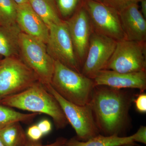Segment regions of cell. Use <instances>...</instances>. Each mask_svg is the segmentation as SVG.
Wrapping results in <instances>:
<instances>
[{
  "mask_svg": "<svg viewBox=\"0 0 146 146\" xmlns=\"http://www.w3.org/2000/svg\"><path fill=\"white\" fill-rule=\"evenodd\" d=\"M134 98L123 89L95 86L89 104L100 134L126 136L130 121L129 110Z\"/></svg>",
  "mask_w": 146,
  "mask_h": 146,
  "instance_id": "obj_1",
  "label": "cell"
},
{
  "mask_svg": "<svg viewBox=\"0 0 146 146\" xmlns=\"http://www.w3.org/2000/svg\"><path fill=\"white\" fill-rule=\"evenodd\" d=\"M1 104L11 108L48 115L57 129L64 128L69 123L59 103L40 82L21 93L3 99Z\"/></svg>",
  "mask_w": 146,
  "mask_h": 146,
  "instance_id": "obj_2",
  "label": "cell"
},
{
  "mask_svg": "<svg viewBox=\"0 0 146 146\" xmlns=\"http://www.w3.org/2000/svg\"><path fill=\"white\" fill-rule=\"evenodd\" d=\"M50 85L63 99L79 106L89 104L96 86L94 80L57 60H55Z\"/></svg>",
  "mask_w": 146,
  "mask_h": 146,
  "instance_id": "obj_3",
  "label": "cell"
},
{
  "mask_svg": "<svg viewBox=\"0 0 146 146\" xmlns=\"http://www.w3.org/2000/svg\"><path fill=\"white\" fill-rule=\"evenodd\" d=\"M20 58L37 76L45 86L50 85L55 60L47 51L43 42L21 33L20 38Z\"/></svg>",
  "mask_w": 146,
  "mask_h": 146,
  "instance_id": "obj_4",
  "label": "cell"
},
{
  "mask_svg": "<svg viewBox=\"0 0 146 146\" xmlns=\"http://www.w3.org/2000/svg\"><path fill=\"white\" fill-rule=\"evenodd\" d=\"M39 82L20 58H4L0 62V100L21 93Z\"/></svg>",
  "mask_w": 146,
  "mask_h": 146,
  "instance_id": "obj_5",
  "label": "cell"
},
{
  "mask_svg": "<svg viewBox=\"0 0 146 146\" xmlns=\"http://www.w3.org/2000/svg\"><path fill=\"white\" fill-rule=\"evenodd\" d=\"M146 42L124 39L117 41L104 70L123 73L146 71Z\"/></svg>",
  "mask_w": 146,
  "mask_h": 146,
  "instance_id": "obj_6",
  "label": "cell"
},
{
  "mask_svg": "<svg viewBox=\"0 0 146 146\" xmlns=\"http://www.w3.org/2000/svg\"><path fill=\"white\" fill-rule=\"evenodd\" d=\"M45 87L59 103L68 123L75 131L78 140L86 141L100 134L89 104L79 106L72 103L59 96L50 85Z\"/></svg>",
  "mask_w": 146,
  "mask_h": 146,
  "instance_id": "obj_7",
  "label": "cell"
},
{
  "mask_svg": "<svg viewBox=\"0 0 146 146\" xmlns=\"http://www.w3.org/2000/svg\"><path fill=\"white\" fill-rule=\"evenodd\" d=\"M93 32L117 41L125 39L119 12L102 3L84 0Z\"/></svg>",
  "mask_w": 146,
  "mask_h": 146,
  "instance_id": "obj_8",
  "label": "cell"
},
{
  "mask_svg": "<svg viewBox=\"0 0 146 146\" xmlns=\"http://www.w3.org/2000/svg\"><path fill=\"white\" fill-rule=\"evenodd\" d=\"M47 51L57 60L73 70L81 73L82 67L76 56L72 42L65 21L50 26Z\"/></svg>",
  "mask_w": 146,
  "mask_h": 146,
  "instance_id": "obj_9",
  "label": "cell"
},
{
  "mask_svg": "<svg viewBox=\"0 0 146 146\" xmlns=\"http://www.w3.org/2000/svg\"><path fill=\"white\" fill-rule=\"evenodd\" d=\"M117 41L93 32L81 73L94 78L100 71L104 70L115 50Z\"/></svg>",
  "mask_w": 146,
  "mask_h": 146,
  "instance_id": "obj_10",
  "label": "cell"
},
{
  "mask_svg": "<svg viewBox=\"0 0 146 146\" xmlns=\"http://www.w3.org/2000/svg\"><path fill=\"white\" fill-rule=\"evenodd\" d=\"M65 21L76 56L82 68L88 51L90 37L93 32L90 17L83 3L73 16Z\"/></svg>",
  "mask_w": 146,
  "mask_h": 146,
  "instance_id": "obj_11",
  "label": "cell"
},
{
  "mask_svg": "<svg viewBox=\"0 0 146 146\" xmlns=\"http://www.w3.org/2000/svg\"><path fill=\"white\" fill-rule=\"evenodd\" d=\"M93 80L95 85L117 89H137L140 92H144L146 89V71L123 73L103 70L99 72Z\"/></svg>",
  "mask_w": 146,
  "mask_h": 146,
  "instance_id": "obj_12",
  "label": "cell"
},
{
  "mask_svg": "<svg viewBox=\"0 0 146 146\" xmlns=\"http://www.w3.org/2000/svg\"><path fill=\"white\" fill-rule=\"evenodd\" d=\"M16 23L22 33L46 44L49 29L29 3L18 5Z\"/></svg>",
  "mask_w": 146,
  "mask_h": 146,
  "instance_id": "obj_13",
  "label": "cell"
},
{
  "mask_svg": "<svg viewBox=\"0 0 146 146\" xmlns=\"http://www.w3.org/2000/svg\"><path fill=\"white\" fill-rule=\"evenodd\" d=\"M119 13L125 39L146 42V19L139 10L138 3L131 4Z\"/></svg>",
  "mask_w": 146,
  "mask_h": 146,
  "instance_id": "obj_14",
  "label": "cell"
},
{
  "mask_svg": "<svg viewBox=\"0 0 146 146\" xmlns=\"http://www.w3.org/2000/svg\"><path fill=\"white\" fill-rule=\"evenodd\" d=\"M22 33L17 24L0 27V56L16 57L20 53V38Z\"/></svg>",
  "mask_w": 146,
  "mask_h": 146,
  "instance_id": "obj_15",
  "label": "cell"
},
{
  "mask_svg": "<svg viewBox=\"0 0 146 146\" xmlns=\"http://www.w3.org/2000/svg\"><path fill=\"white\" fill-rule=\"evenodd\" d=\"M35 12L47 26L62 22L55 0H29Z\"/></svg>",
  "mask_w": 146,
  "mask_h": 146,
  "instance_id": "obj_16",
  "label": "cell"
},
{
  "mask_svg": "<svg viewBox=\"0 0 146 146\" xmlns=\"http://www.w3.org/2000/svg\"><path fill=\"white\" fill-rule=\"evenodd\" d=\"M131 143H134L131 136L121 137L99 134L85 141H80L76 137H73L67 140L65 146H118Z\"/></svg>",
  "mask_w": 146,
  "mask_h": 146,
  "instance_id": "obj_17",
  "label": "cell"
},
{
  "mask_svg": "<svg viewBox=\"0 0 146 146\" xmlns=\"http://www.w3.org/2000/svg\"><path fill=\"white\" fill-rule=\"evenodd\" d=\"M21 123H13L0 129V140L5 145L25 146L27 137Z\"/></svg>",
  "mask_w": 146,
  "mask_h": 146,
  "instance_id": "obj_18",
  "label": "cell"
},
{
  "mask_svg": "<svg viewBox=\"0 0 146 146\" xmlns=\"http://www.w3.org/2000/svg\"><path fill=\"white\" fill-rule=\"evenodd\" d=\"M39 114L22 113L0 104V129L14 123H28L32 121Z\"/></svg>",
  "mask_w": 146,
  "mask_h": 146,
  "instance_id": "obj_19",
  "label": "cell"
},
{
  "mask_svg": "<svg viewBox=\"0 0 146 146\" xmlns=\"http://www.w3.org/2000/svg\"><path fill=\"white\" fill-rule=\"evenodd\" d=\"M18 5L13 0H0V27L17 24Z\"/></svg>",
  "mask_w": 146,
  "mask_h": 146,
  "instance_id": "obj_20",
  "label": "cell"
},
{
  "mask_svg": "<svg viewBox=\"0 0 146 146\" xmlns=\"http://www.w3.org/2000/svg\"><path fill=\"white\" fill-rule=\"evenodd\" d=\"M84 0H55L60 15L70 18L83 4Z\"/></svg>",
  "mask_w": 146,
  "mask_h": 146,
  "instance_id": "obj_21",
  "label": "cell"
},
{
  "mask_svg": "<svg viewBox=\"0 0 146 146\" xmlns=\"http://www.w3.org/2000/svg\"><path fill=\"white\" fill-rule=\"evenodd\" d=\"M101 1L104 4L114 9L119 13L131 4L137 3L136 0H101Z\"/></svg>",
  "mask_w": 146,
  "mask_h": 146,
  "instance_id": "obj_22",
  "label": "cell"
},
{
  "mask_svg": "<svg viewBox=\"0 0 146 146\" xmlns=\"http://www.w3.org/2000/svg\"><path fill=\"white\" fill-rule=\"evenodd\" d=\"M133 102L135 104L136 110L141 113L146 112V94L145 92H140L136 98H134Z\"/></svg>",
  "mask_w": 146,
  "mask_h": 146,
  "instance_id": "obj_23",
  "label": "cell"
},
{
  "mask_svg": "<svg viewBox=\"0 0 146 146\" xmlns=\"http://www.w3.org/2000/svg\"><path fill=\"white\" fill-rule=\"evenodd\" d=\"M26 135L28 139L34 141H39L44 136L37 125L29 127L27 130Z\"/></svg>",
  "mask_w": 146,
  "mask_h": 146,
  "instance_id": "obj_24",
  "label": "cell"
},
{
  "mask_svg": "<svg viewBox=\"0 0 146 146\" xmlns=\"http://www.w3.org/2000/svg\"><path fill=\"white\" fill-rule=\"evenodd\" d=\"M67 139L63 137H59L53 143L48 145H42L39 141H31L27 138L25 146H65Z\"/></svg>",
  "mask_w": 146,
  "mask_h": 146,
  "instance_id": "obj_25",
  "label": "cell"
},
{
  "mask_svg": "<svg viewBox=\"0 0 146 146\" xmlns=\"http://www.w3.org/2000/svg\"><path fill=\"white\" fill-rule=\"evenodd\" d=\"M133 142L146 144V127L141 126L136 133L131 135Z\"/></svg>",
  "mask_w": 146,
  "mask_h": 146,
  "instance_id": "obj_26",
  "label": "cell"
},
{
  "mask_svg": "<svg viewBox=\"0 0 146 146\" xmlns=\"http://www.w3.org/2000/svg\"><path fill=\"white\" fill-rule=\"evenodd\" d=\"M39 129L42 131L43 135H46L48 134L51 131V123L49 120L44 119L40 121L38 124H37Z\"/></svg>",
  "mask_w": 146,
  "mask_h": 146,
  "instance_id": "obj_27",
  "label": "cell"
},
{
  "mask_svg": "<svg viewBox=\"0 0 146 146\" xmlns=\"http://www.w3.org/2000/svg\"><path fill=\"white\" fill-rule=\"evenodd\" d=\"M141 6V13L144 16V18H146V0H143L140 2Z\"/></svg>",
  "mask_w": 146,
  "mask_h": 146,
  "instance_id": "obj_28",
  "label": "cell"
},
{
  "mask_svg": "<svg viewBox=\"0 0 146 146\" xmlns=\"http://www.w3.org/2000/svg\"><path fill=\"white\" fill-rule=\"evenodd\" d=\"M18 5L22 4L29 2V0H13Z\"/></svg>",
  "mask_w": 146,
  "mask_h": 146,
  "instance_id": "obj_29",
  "label": "cell"
},
{
  "mask_svg": "<svg viewBox=\"0 0 146 146\" xmlns=\"http://www.w3.org/2000/svg\"><path fill=\"white\" fill-rule=\"evenodd\" d=\"M118 146H136V144L135 143H127L123 144V145H120Z\"/></svg>",
  "mask_w": 146,
  "mask_h": 146,
  "instance_id": "obj_30",
  "label": "cell"
},
{
  "mask_svg": "<svg viewBox=\"0 0 146 146\" xmlns=\"http://www.w3.org/2000/svg\"><path fill=\"white\" fill-rule=\"evenodd\" d=\"M0 146H5L1 140H0Z\"/></svg>",
  "mask_w": 146,
  "mask_h": 146,
  "instance_id": "obj_31",
  "label": "cell"
},
{
  "mask_svg": "<svg viewBox=\"0 0 146 146\" xmlns=\"http://www.w3.org/2000/svg\"><path fill=\"white\" fill-rule=\"evenodd\" d=\"M92 1H96L99 2L101 3V0H92Z\"/></svg>",
  "mask_w": 146,
  "mask_h": 146,
  "instance_id": "obj_32",
  "label": "cell"
},
{
  "mask_svg": "<svg viewBox=\"0 0 146 146\" xmlns=\"http://www.w3.org/2000/svg\"><path fill=\"white\" fill-rule=\"evenodd\" d=\"M143 1V0H136V2L137 3L140 2L141 1Z\"/></svg>",
  "mask_w": 146,
  "mask_h": 146,
  "instance_id": "obj_33",
  "label": "cell"
},
{
  "mask_svg": "<svg viewBox=\"0 0 146 146\" xmlns=\"http://www.w3.org/2000/svg\"><path fill=\"white\" fill-rule=\"evenodd\" d=\"M2 57H2L1 56H0V59H2Z\"/></svg>",
  "mask_w": 146,
  "mask_h": 146,
  "instance_id": "obj_34",
  "label": "cell"
},
{
  "mask_svg": "<svg viewBox=\"0 0 146 146\" xmlns=\"http://www.w3.org/2000/svg\"><path fill=\"white\" fill-rule=\"evenodd\" d=\"M1 59H0V62H1ZM1 100H0V104H1Z\"/></svg>",
  "mask_w": 146,
  "mask_h": 146,
  "instance_id": "obj_35",
  "label": "cell"
}]
</instances>
